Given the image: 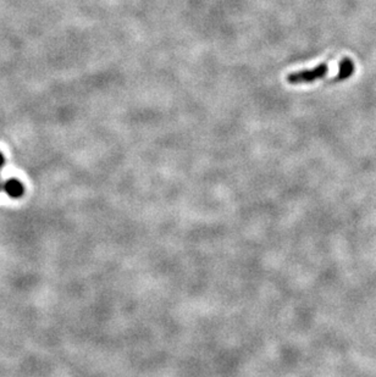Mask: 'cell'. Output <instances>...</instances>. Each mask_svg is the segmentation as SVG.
Here are the masks:
<instances>
[{
    "label": "cell",
    "instance_id": "6da1fadb",
    "mask_svg": "<svg viewBox=\"0 0 376 377\" xmlns=\"http://www.w3.org/2000/svg\"><path fill=\"white\" fill-rule=\"evenodd\" d=\"M329 72L328 64H320L316 68L311 70H303V71L293 72L287 76V82L290 84H302V83H311L317 80H322Z\"/></svg>",
    "mask_w": 376,
    "mask_h": 377
},
{
    "label": "cell",
    "instance_id": "7a4b0ae2",
    "mask_svg": "<svg viewBox=\"0 0 376 377\" xmlns=\"http://www.w3.org/2000/svg\"><path fill=\"white\" fill-rule=\"evenodd\" d=\"M3 190H4V192L8 194L10 198H20V197L23 196L24 192L22 183H21L18 179L15 178L8 179L4 183V185H3Z\"/></svg>",
    "mask_w": 376,
    "mask_h": 377
},
{
    "label": "cell",
    "instance_id": "3957f363",
    "mask_svg": "<svg viewBox=\"0 0 376 377\" xmlns=\"http://www.w3.org/2000/svg\"><path fill=\"white\" fill-rule=\"evenodd\" d=\"M354 72V64L351 59H343L340 64V71H338L337 77H335L334 80L330 81V83H335V82H340V81H344L347 78H350L352 74Z\"/></svg>",
    "mask_w": 376,
    "mask_h": 377
},
{
    "label": "cell",
    "instance_id": "277c9868",
    "mask_svg": "<svg viewBox=\"0 0 376 377\" xmlns=\"http://www.w3.org/2000/svg\"><path fill=\"white\" fill-rule=\"evenodd\" d=\"M4 165H5V158H4V155L0 153V169H2Z\"/></svg>",
    "mask_w": 376,
    "mask_h": 377
}]
</instances>
